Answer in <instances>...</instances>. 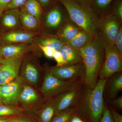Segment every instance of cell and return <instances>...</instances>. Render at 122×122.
<instances>
[{
  "label": "cell",
  "instance_id": "obj_41",
  "mask_svg": "<svg viewBox=\"0 0 122 122\" xmlns=\"http://www.w3.org/2000/svg\"><path fill=\"white\" fill-rule=\"evenodd\" d=\"M0 122H7L6 117H0Z\"/></svg>",
  "mask_w": 122,
  "mask_h": 122
},
{
  "label": "cell",
  "instance_id": "obj_31",
  "mask_svg": "<svg viewBox=\"0 0 122 122\" xmlns=\"http://www.w3.org/2000/svg\"><path fill=\"white\" fill-rule=\"evenodd\" d=\"M114 45L119 53L122 56V25L120 27L116 38Z\"/></svg>",
  "mask_w": 122,
  "mask_h": 122
},
{
  "label": "cell",
  "instance_id": "obj_1",
  "mask_svg": "<svg viewBox=\"0 0 122 122\" xmlns=\"http://www.w3.org/2000/svg\"><path fill=\"white\" fill-rule=\"evenodd\" d=\"M107 79H99L95 86L90 89L86 86L75 106L76 114L87 122H99L105 109L103 93Z\"/></svg>",
  "mask_w": 122,
  "mask_h": 122
},
{
  "label": "cell",
  "instance_id": "obj_36",
  "mask_svg": "<svg viewBox=\"0 0 122 122\" xmlns=\"http://www.w3.org/2000/svg\"><path fill=\"white\" fill-rule=\"evenodd\" d=\"M111 103L116 107L122 110V96H121L118 98L112 100Z\"/></svg>",
  "mask_w": 122,
  "mask_h": 122
},
{
  "label": "cell",
  "instance_id": "obj_23",
  "mask_svg": "<svg viewBox=\"0 0 122 122\" xmlns=\"http://www.w3.org/2000/svg\"><path fill=\"white\" fill-rule=\"evenodd\" d=\"M116 0H92L90 5L100 18L111 12Z\"/></svg>",
  "mask_w": 122,
  "mask_h": 122
},
{
  "label": "cell",
  "instance_id": "obj_21",
  "mask_svg": "<svg viewBox=\"0 0 122 122\" xmlns=\"http://www.w3.org/2000/svg\"><path fill=\"white\" fill-rule=\"evenodd\" d=\"M37 44L52 48L56 51H59L66 44L61 41L56 34L46 32L41 33L38 40Z\"/></svg>",
  "mask_w": 122,
  "mask_h": 122
},
{
  "label": "cell",
  "instance_id": "obj_34",
  "mask_svg": "<svg viewBox=\"0 0 122 122\" xmlns=\"http://www.w3.org/2000/svg\"><path fill=\"white\" fill-rule=\"evenodd\" d=\"M53 58L57 62V66H61L66 65V62L59 51H56L53 55Z\"/></svg>",
  "mask_w": 122,
  "mask_h": 122
},
{
  "label": "cell",
  "instance_id": "obj_25",
  "mask_svg": "<svg viewBox=\"0 0 122 122\" xmlns=\"http://www.w3.org/2000/svg\"><path fill=\"white\" fill-rule=\"evenodd\" d=\"M24 7L29 13L42 23L44 12L41 5L37 0H28Z\"/></svg>",
  "mask_w": 122,
  "mask_h": 122
},
{
  "label": "cell",
  "instance_id": "obj_29",
  "mask_svg": "<svg viewBox=\"0 0 122 122\" xmlns=\"http://www.w3.org/2000/svg\"><path fill=\"white\" fill-rule=\"evenodd\" d=\"M99 122H114L111 112L107 106H105L102 115Z\"/></svg>",
  "mask_w": 122,
  "mask_h": 122
},
{
  "label": "cell",
  "instance_id": "obj_6",
  "mask_svg": "<svg viewBox=\"0 0 122 122\" xmlns=\"http://www.w3.org/2000/svg\"><path fill=\"white\" fill-rule=\"evenodd\" d=\"M46 101L43 100L34 88L24 81L19 97L18 106L20 105L19 107L23 110L25 116L30 115Z\"/></svg>",
  "mask_w": 122,
  "mask_h": 122
},
{
  "label": "cell",
  "instance_id": "obj_9",
  "mask_svg": "<svg viewBox=\"0 0 122 122\" xmlns=\"http://www.w3.org/2000/svg\"><path fill=\"white\" fill-rule=\"evenodd\" d=\"M41 32H33L23 28L0 32V45L22 43H37Z\"/></svg>",
  "mask_w": 122,
  "mask_h": 122
},
{
  "label": "cell",
  "instance_id": "obj_24",
  "mask_svg": "<svg viewBox=\"0 0 122 122\" xmlns=\"http://www.w3.org/2000/svg\"><path fill=\"white\" fill-rule=\"evenodd\" d=\"M109 82L108 96L110 99H114L122 89V72L115 73L111 76Z\"/></svg>",
  "mask_w": 122,
  "mask_h": 122
},
{
  "label": "cell",
  "instance_id": "obj_38",
  "mask_svg": "<svg viewBox=\"0 0 122 122\" xmlns=\"http://www.w3.org/2000/svg\"><path fill=\"white\" fill-rule=\"evenodd\" d=\"M12 0H0V9L4 12L7 5Z\"/></svg>",
  "mask_w": 122,
  "mask_h": 122
},
{
  "label": "cell",
  "instance_id": "obj_12",
  "mask_svg": "<svg viewBox=\"0 0 122 122\" xmlns=\"http://www.w3.org/2000/svg\"><path fill=\"white\" fill-rule=\"evenodd\" d=\"M26 55L22 60L19 76L26 83L36 87L40 79L39 66L33 57Z\"/></svg>",
  "mask_w": 122,
  "mask_h": 122
},
{
  "label": "cell",
  "instance_id": "obj_7",
  "mask_svg": "<svg viewBox=\"0 0 122 122\" xmlns=\"http://www.w3.org/2000/svg\"><path fill=\"white\" fill-rule=\"evenodd\" d=\"M42 17V24L44 32L55 34L62 24L70 19L65 8L54 6L50 9Z\"/></svg>",
  "mask_w": 122,
  "mask_h": 122
},
{
  "label": "cell",
  "instance_id": "obj_19",
  "mask_svg": "<svg viewBox=\"0 0 122 122\" xmlns=\"http://www.w3.org/2000/svg\"><path fill=\"white\" fill-rule=\"evenodd\" d=\"M81 30L70 19L62 24L55 34L61 41L66 44L71 41Z\"/></svg>",
  "mask_w": 122,
  "mask_h": 122
},
{
  "label": "cell",
  "instance_id": "obj_33",
  "mask_svg": "<svg viewBox=\"0 0 122 122\" xmlns=\"http://www.w3.org/2000/svg\"><path fill=\"white\" fill-rule=\"evenodd\" d=\"M7 122H33V120L25 116L6 117Z\"/></svg>",
  "mask_w": 122,
  "mask_h": 122
},
{
  "label": "cell",
  "instance_id": "obj_22",
  "mask_svg": "<svg viewBox=\"0 0 122 122\" xmlns=\"http://www.w3.org/2000/svg\"><path fill=\"white\" fill-rule=\"evenodd\" d=\"M95 36L81 30L71 41L66 44L72 48L80 50L89 45Z\"/></svg>",
  "mask_w": 122,
  "mask_h": 122
},
{
  "label": "cell",
  "instance_id": "obj_17",
  "mask_svg": "<svg viewBox=\"0 0 122 122\" xmlns=\"http://www.w3.org/2000/svg\"><path fill=\"white\" fill-rule=\"evenodd\" d=\"M23 28L20 19L19 8L5 10L0 19V32Z\"/></svg>",
  "mask_w": 122,
  "mask_h": 122
},
{
  "label": "cell",
  "instance_id": "obj_42",
  "mask_svg": "<svg viewBox=\"0 0 122 122\" xmlns=\"http://www.w3.org/2000/svg\"><path fill=\"white\" fill-rule=\"evenodd\" d=\"M3 12L0 9V19L1 17V15H2Z\"/></svg>",
  "mask_w": 122,
  "mask_h": 122
},
{
  "label": "cell",
  "instance_id": "obj_39",
  "mask_svg": "<svg viewBox=\"0 0 122 122\" xmlns=\"http://www.w3.org/2000/svg\"><path fill=\"white\" fill-rule=\"evenodd\" d=\"M40 4L43 8H46L48 7L51 3L52 0H38Z\"/></svg>",
  "mask_w": 122,
  "mask_h": 122
},
{
  "label": "cell",
  "instance_id": "obj_10",
  "mask_svg": "<svg viewBox=\"0 0 122 122\" xmlns=\"http://www.w3.org/2000/svg\"><path fill=\"white\" fill-rule=\"evenodd\" d=\"M24 81L20 76L15 80L0 85V103L18 106V100Z\"/></svg>",
  "mask_w": 122,
  "mask_h": 122
},
{
  "label": "cell",
  "instance_id": "obj_15",
  "mask_svg": "<svg viewBox=\"0 0 122 122\" xmlns=\"http://www.w3.org/2000/svg\"><path fill=\"white\" fill-rule=\"evenodd\" d=\"M83 82L56 96L57 98L56 113L73 107L76 106L82 92Z\"/></svg>",
  "mask_w": 122,
  "mask_h": 122
},
{
  "label": "cell",
  "instance_id": "obj_26",
  "mask_svg": "<svg viewBox=\"0 0 122 122\" xmlns=\"http://www.w3.org/2000/svg\"><path fill=\"white\" fill-rule=\"evenodd\" d=\"M25 116L24 111L19 106H9L0 103V117Z\"/></svg>",
  "mask_w": 122,
  "mask_h": 122
},
{
  "label": "cell",
  "instance_id": "obj_44",
  "mask_svg": "<svg viewBox=\"0 0 122 122\" xmlns=\"http://www.w3.org/2000/svg\"><path fill=\"white\" fill-rule=\"evenodd\" d=\"M33 122H34V121H33Z\"/></svg>",
  "mask_w": 122,
  "mask_h": 122
},
{
  "label": "cell",
  "instance_id": "obj_18",
  "mask_svg": "<svg viewBox=\"0 0 122 122\" xmlns=\"http://www.w3.org/2000/svg\"><path fill=\"white\" fill-rule=\"evenodd\" d=\"M20 19L21 26L25 30L33 32H45L42 23L29 13L24 6L20 9Z\"/></svg>",
  "mask_w": 122,
  "mask_h": 122
},
{
  "label": "cell",
  "instance_id": "obj_16",
  "mask_svg": "<svg viewBox=\"0 0 122 122\" xmlns=\"http://www.w3.org/2000/svg\"><path fill=\"white\" fill-rule=\"evenodd\" d=\"M56 97L46 100L27 117L35 122H51L56 110Z\"/></svg>",
  "mask_w": 122,
  "mask_h": 122
},
{
  "label": "cell",
  "instance_id": "obj_43",
  "mask_svg": "<svg viewBox=\"0 0 122 122\" xmlns=\"http://www.w3.org/2000/svg\"><path fill=\"white\" fill-rule=\"evenodd\" d=\"M2 60L1 58L0 57V66L1 65V61Z\"/></svg>",
  "mask_w": 122,
  "mask_h": 122
},
{
  "label": "cell",
  "instance_id": "obj_5",
  "mask_svg": "<svg viewBox=\"0 0 122 122\" xmlns=\"http://www.w3.org/2000/svg\"><path fill=\"white\" fill-rule=\"evenodd\" d=\"M104 42L105 57L98 76L102 79H107L122 71V56L114 45Z\"/></svg>",
  "mask_w": 122,
  "mask_h": 122
},
{
  "label": "cell",
  "instance_id": "obj_4",
  "mask_svg": "<svg viewBox=\"0 0 122 122\" xmlns=\"http://www.w3.org/2000/svg\"><path fill=\"white\" fill-rule=\"evenodd\" d=\"M50 66L48 63L45 65L44 81L40 89L43 98L46 100L54 98L80 83H84L83 78L67 81L58 79L51 74Z\"/></svg>",
  "mask_w": 122,
  "mask_h": 122
},
{
  "label": "cell",
  "instance_id": "obj_37",
  "mask_svg": "<svg viewBox=\"0 0 122 122\" xmlns=\"http://www.w3.org/2000/svg\"><path fill=\"white\" fill-rule=\"evenodd\" d=\"M68 122H87L85 119L78 115H74Z\"/></svg>",
  "mask_w": 122,
  "mask_h": 122
},
{
  "label": "cell",
  "instance_id": "obj_20",
  "mask_svg": "<svg viewBox=\"0 0 122 122\" xmlns=\"http://www.w3.org/2000/svg\"><path fill=\"white\" fill-rule=\"evenodd\" d=\"M66 62L65 65H71L82 62L79 50L65 44L59 51Z\"/></svg>",
  "mask_w": 122,
  "mask_h": 122
},
{
  "label": "cell",
  "instance_id": "obj_2",
  "mask_svg": "<svg viewBox=\"0 0 122 122\" xmlns=\"http://www.w3.org/2000/svg\"><path fill=\"white\" fill-rule=\"evenodd\" d=\"M79 51L85 67L84 83L86 87L92 89L97 83L105 59L104 42L100 33L89 45Z\"/></svg>",
  "mask_w": 122,
  "mask_h": 122
},
{
  "label": "cell",
  "instance_id": "obj_32",
  "mask_svg": "<svg viewBox=\"0 0 122 122\" xmlns=\"http://www.w3.org/2000/svg\"><path fill=\"white\" fill-rule=\"evenodd\" d=\"M38 45L40 49L43 52L46 57L49 58H53L54 54L56 51L55 50L50 47L42 46L39 44H38Z\"/></svg>",
  "mask_w": 122,
  "mask_h": 122
},
{
  "label": "cell",
  "instance_id": "obj_27",
  "mask_svg": "<svg viewBox=\"0 0 122 122\" xmlns=\"http://www.w3.org/2000/svg\"><path fill=\"white\" fill-rule=\"evenodd\" d=\"M76 114L75 107L56 113L51 122H68L74 115Z\"/></svg>",
  "mask_w": 122,
  "mask_h": 122
},
{
  "label": "cell",
  "instance_id": "obj_13",
  "mask_svg": "<svg viewBox=\"0 0 122 122\" xmlns=\"http://www.w3.org/2000/svg\"><path fill=\"white\" fill-rule=\"evenodd\" d=\"M51 74L55 77L63 81L76 79H84L85 67L83 62L71 65L61 66H50Z\"/></svg>",
  "mask_w": 122,
  "mask_h": 122
},
{
  "label": "cell",
  "instance_id": "obj_14",
  "mask_svg": "<svg viewBox=\"0 0 122 122\" xmlns=\"http://www.w3.org/2000/svg\"><path fill=\"white\" fill-rule=\"evenodd\" d=\"M24 57L1 60L0 66V85L9 83L18 77Z\"/></svg>",
  "mask_w": 122,
  "mask_h": 122
},
{
  "label": "cell",
  "instance_id": "obj_8",
  "mask_svg": "<svg viewBox=\"0 0 122 122\" xmlns=\"http://www.w3.org/2000/svg\"><path fill=\"white\" fill-rule=\"evenodd\" d=\"M122 25V21L111 12L100 17L99 31L103 41L114 45L116 38Z\"/></svg>",
  "mask_w": 122,
  "mask_h": 122
},
{
  "label": "cell",
  "instance_id": "obj_30",
  "mask_svg": "<svg viewBox=\"0 0 122 122\" xmlns=\"http://www.w3.org/2000/svg\"><path fill=\"white\" fill-rule=\"evenodd\" d=\"M28 0H12L5 9V10L19 8L24 6Z\"/></svg>",
  "mask_w": 122,
  "mask_h": 122
},
{
  "label": "cell",
  "instance_id": "obj_35",
  "mask_svg": "<svg viewBox=\"0 0 122 122\" xmlns=\"http://www.w3.org/2000/svg\"><path fill=\"white\" fill-rule=\"evenodd\" d=\"M110 109L113 115L114 122H122V115L118 113L112 107H110Z\"/></svg>",
  "mask_w": 122,
  "mask_h": 122
},
{
  "label": "cell",
  "instance_id": "obj_40",
  "mask_svg": "<svg viewBox=\"0 0 122 122\" xmlns=\"http://www.w3.org/2000/svg\"><path fill=\"white\" fill-rule=\"evenodd\" d=\"M73 0L77 2L89 4L92 0Z\"/></svg>",
  "mask_w": 122,
  "mask_h": 122
},
{
  "label": "cell",
  "instance_id": "obj_28",
  "mask_svg": "<svg viewBox=\"0 0 122 122\" xmlns=\"http://www.w3.org/2000/svg\"><path fill=\"white\" fill-rule=\"evenodd\" d=\"M111 12L122 21V0H116Z\"/></svg>",
  "mask_w": 122,
  "mask_h": 122
},
{
  "label": "cell",
  "instance_id": "obj_3",
  "mask_svg": "<svg viewBox=\"0 0 122 122\" xmlns=\"http://www.w3.org/2000/svg\"><path fill=\"white\" fill-rule=\"evenodd\" d=\"M67 10L70 18L82 30L96 36L99 33L100 18L89 4L73 0H57Z\"/></svg>",
  "mask_w": 122,
  "mask_h": 122
},
{
  "label": "cell",
  "instance_id": "obj_11",
  "mask_svg": "<svg viewBox=\"0 0 122 122\" xmlns=\"http://www.w3.org/2000/svg\"><path fill=\"white\" fill-rule=\"evenodd\" d=\"M40 49L37 43H22L0 45V57L2 59L24 57L31 52Z\"/></svg>",
  "mask_w": 122,
  "mask_h": 122
}]
</instances>
